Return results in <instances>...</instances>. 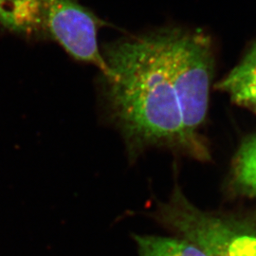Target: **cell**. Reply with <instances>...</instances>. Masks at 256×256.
<instances>
[{"instance_id":"obj_4","label":"cell","mask_w":256,"mask_h":256,"mask_svg":"<svg viewBox=\"0 0 256 256\" xmlns=\"http://www.w3.org/2000/svg\"><path fill=\"white\" fill-rule=\"evenodd\" d=\"M214 66L209 36L198 30L174 27L171 74L182 117L185 136L194 158H209L208 148L198 135L206 120Z\"/></svg>"},{"instance_id":"obj_2","label":"cell","mask_w":256,"mask_h":256,"mask_svg":"<svg viewBox=\"0 0 256 256\" xmlns=\"http://www.w3.org/2000/svg\"><path fill=\"white\" fill-rule=\"evenodd\" d=\"M14 20L18 36L52 40L74 59L108 72L97 39L102 21L78 0H16Z\"/></svg>"},{"instance_id":"obj_6","label":"cell","mask_w":256,"mask_h":256,"mask_svg":"<svg viewBox=\"0 0 256 256\" xmlns=\"http://www.w3.org/2000/svg\"><path fill=\"white\" fill-rule=\"evenodd\" d=\"M138 256H206L192 242L180 236L133 234Z\"/></svg>"},{"instance_id":"obj_1","label":"cell","mask_w":256,"mask_h":256,"mask_svg":"<svg viewBox=\"0 0 256 256\" xmlns=\"http://www.w3.org/2000/svg\"><path fill=\"white\" fill-rule=\"evenodd\" d=\"M174 27L124 37L104 46L108 72L104 98L130 160L150 147L194 158L188 142L171 74Z\"/></svg>"},{"instance_id":"obj_3","label":"cell","mask_w":256,"mask_h":256,"mask_svg":"<svg viewBox=\"0 0 256 256\" xmlns=\"http://www.w3.org/2000/svg\"><path fill=\"white\" fill-rule=\"evenodd\" d=\"M150 216L206 256H256V221L202 210L178 184L166 202H158Z\"/></svg>"},{"instance_id":"obj_5","label":"cell","mask_w":256,"mask_h":256,"mask_svg":"<svg viewBox=\"0 0 256 256\" xmlns=\"http://www.w3.org/2000/svg\"><path fill=\"white\" fill-rule=\"evenodd\" d=\"M218 88L236 104L256 106V43Z\"/></svg>"},{"instance_id":"obj_7","label":"cell","mask_w":256,"mask_h":256,"mask_svg":"<svg viewBox=\"0 0 256 256\" xmlns=\"http://www.w3.org/2000/svg\"><path fill=\"white\" fill-rule=\"evenodd\" d=\"M232 178L242 194L256 198V134L246 138L232 162Z\"/></svg>"}]
</instances>
